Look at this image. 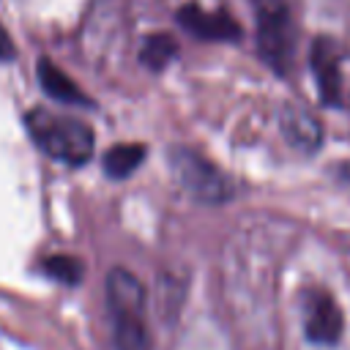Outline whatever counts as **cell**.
Listing matches in <instances>:
<instances>
[{"label":"cell","mask_w":350,"mask_h":350,"mask_svg":"<svg viewBox=\"0 0 350 350\" xmlns=\"http://www.w3.org/2000/svg\"><path fill=\"white\" fill-rule=\"evenodd\" d=\"M178 57V44L170 33H153L142 41L139 49V60L150 68V71H161L167 63H172Z\"/></svg>","instance_id":"obj_11"},{"label":"cell","mask_w":350,"mask_h":350,"mask_svg":"<svg viewBox=\"0 0 350 350\" xmlns=\"http://www.w3.org/2000/svg\"><path fill=\"white\" fill-rule=\"evenodd\" d=\"M257 52L271 71L284 77L293 66V16L284 0H254Z\"/></svg>","instance_id":"obj_3"},{"label":"cell","mask_w":350,"mask_h":350,"mask_svg":"<svg viewBox=\"0 0 350 350\" xmlns=\"http://www.w3.org/2000/svg\"><path fill=\"white\" fill-rule=\"evenodd\" d=\"M282 129H284L287 139L301 150H314L320 145V129H317L314 118L301 112V109H287Z\"/></svg>","instance_id":"obj_9"},{"label":"cell","mask_w":350,"mask_h":350,"mask_svg":"<svg viewBox=\"0 0 350 350\" xmlns=\"http://www.w3.org/2000/svg\"><path fill=\"white\" fill-rule=\"evenodd\" d=\"M170 167L178 178V183L186 189L189 197L205 205H219L227 202L235 194L232 180L202 153L191 148H175L170 150Z\"/></svg>","instance_id":"obj_4"},{"label":"cell","mask_w":350,"mask_h":350,"mask_svg":"<svg viewBox=\"0 0 350 350\" xmlns=\"http://www.w3.org/2000/svg\"><path fill=\"white\" fill-rule=\"evenodd\" d=\"M145 159V145L120 142L104 153V170L109 178H129Z\"/></svg>","instance_id":"obj_10"},{"label":"cell","mask_w":350,"mask_h":350,"mask_svg":"<svg viewBox=\"0 0 350 350\" xmlns=\"http://www.w3.org/2000/svg\"><path fill=\"white\" fill-rule=\"evenodd\" d=\"M25 129L30 139L55 161L79 167L93 156V148H96L93 129L77 118L36 107L25 112Z\"/></svg>","instance_id":"obj_2"},{"label":"cell","mask_w":350,"mask_h":350,"mask_svg":"<svg viewBox=\"0 0 350 350\" xmlns=\"http://www.w3.org/2000/svg\"><path fill=\"white\" fill-rule=\"evenodd\" d=\"M107 309L115 350H153L145 323V287L131 271L112 268L107 273Z\"/></svg>","instance_id":"obj_1"},{"label":"cell","mask_w":350,"mask_h":350,"mask_svg":"<svg viewBox=\"0 0 350 350\" xmlns=\"http://www.w3.org/2000/svg\"><path fill=\"white\" fill-rule=\"evenodd\" d=\"M345 331V317L328 290L309 287L304 293V334L312 345H336Z\"/></svg>","instance_id":"obj_5"},{"label":"cell","mask_w":350,"mask_h":350,"mask_svg":"<svg viewBox=\"0 0 350 350\" xmlns=\"http://www.w3.org/2000/svg\"><path fill=\"white\" fill-rule=\"evenodd\" d=\"M178 25L202 41H238L241 25L227 11H211L197 3H186L178 8Z\"/></svg>","instance_id":"obj_7"},{"label":"cell","mask_w":350,"mask_h":350,"mask_svg":"<svg viewBox=\"0 0 350 350\" xmlns=\"http://www.w3.org/2000/svg\"><path fill=\"white\" fill-rule=\"evenodd\" d=\"M339 172H342V178H345V180H350V161H347V164H342V170H339Z\"/></svg>","instance_id":"obj_14"},{"label":"cell","mask_w":350,"mask_h":350,"mask_svg":"<svg viewBox=\"0 0 350 350\" xmlns=\"http://www.w3.org/2000/svg\"><path fill=\"white\" fill-rule=\"evenodd\" d=\"M14 55H16V46L11 41V36L5 33L3 22H0V60H14Z\"/></svg>","instance_id":"obj_13"},{"label":"cell","mask_w":350,"mask_h":350,"mask_svg":"<svg viewBox=\"0 0 350 350\" xmlns=\"http://www.w3.org/2000/svg\"><path fill=\"white\" fill-rule=\"evenodd\" d=\"M38 82H41V88H44L52 98H57V101L90 107V98H88L55 63H49V60H41V63H38Z\"/></svg>","instance_id":"obj_8"},{"label":"cell","mask_w":350,"mask_h":350,"mask_svg":"<svg viewBox=\"0 0 350 350\" xmlns=\"http://www.w3.org/2000/svg\"><path fill=\"white\" fill-rule=\"evenodd\" d=\"M309 66L317 82V93L320 101L325 107H339L345 98V88H342V46L334 38H314L312 52H309Z\"/></svg>","instance_id":"obj_6"},{"label":"cell","mask_w":350,"mask_h":350,"mask_svg":"<svg viewBox=\"0 0 350 350\" xmlns=\"http://www.w3.org/2000/svg\"><path fill=\"white\" fill-rule=\"evenodd\" d=\"M44 271L57 279V282H66V284H77L82 279V262L68 257V254H55L44 262Z\"/></svg>","instance_id":"obj_12"}]
</instances>
